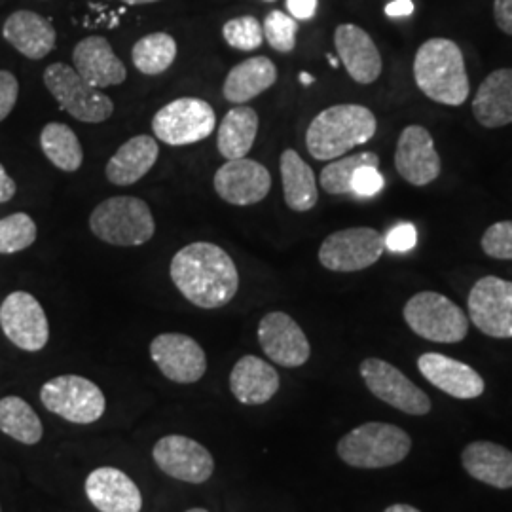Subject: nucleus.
<instances>
[{
    "mask_svg": "<svg viewBox=\"0 0 512 512\" xmlns=\"http://www.w3.org/2000/svg\"><path fill=\"white\" fill-rule=\"evenodd\" d=\"M169 274L179 293L202 310H219L238 294L236 262L215 243L198 241L183 247L173 256Z\"/></svg>",
    "mask_w": 512,
    "mask_h": 512,
    "instance_id": "1",
    "label": "nucleus"
},
{
    "mask_svg": "<svg viewBox=\"0 0 512 512\" xmlns=\"http://www.w3.org/2000/svg\"><path fill=\"white\" fill-rule=\"evenodd\" d=\"M414 78L431 101L459 107L469 97V76L458 44L448 38L423 42L414 59Z\"/></svg>",
    "mask_w": 512,
    "mask_h": 512,
    "instance_id": "2",
    "label": "nucleus"
},
{
    "mask_svg": "<svg viewBox=\"0 0 512 512\" xmlns=\"http://www.w3.org/2000/svg\"><path fill=\"white\" fill-rule=\"evenodd\" d=\"M376 128L374 112L363 105H334L311 120L306 147L311 158L319 162L336 160L351 148L368 143Z\"/></svg>",
    "mask_w": 512,
    "mask_h": 512,
    "instance_id": "3",
    "label": "nucleus"
},
{
    "mask_svg": "<svg viewBox=\"0 0 512 512\" xmlns=\"http://www.w3.org/2000/svg\"><path fill=\"white\" fill-rule=\"evenodd\" d=\"M412 448V440L401 427L368 421L355 427L338 442V456L357 469H384L401 463Z\"/></svg>",
    "mask_w": 512,
    "mask_h": 512,
    "instance_id": "4",
    "label": "nucleus"
},
{
    "mask_svg": "<svg viewBox=\"0 0 512 512\" xmlns=\"http://www.w3.org/2000/svg\"><path fill=\"white\" fill-rule=\"evenodd\" d=\"M95 238L116 247L145 245L156 232L147 202L133 196H114L99 203L90 217Z\"/></svg>",
    "mask_w": 512,
    "mask_h": 512,
    "instance_id": "5",
    "label": "nucleus"
},
{
    "mask_svg": "<svg viewBox=\"0 0 512 512\" xmlns=\"http://www.w3.org/2000/svg\"><path fill=\"white\" fill-rule=\"evenodd\" d=\"M404 321L418 336L437 344H458L467 338L465 311L444 294L423 291L404 306Z\"/></svg>",
    "mask_w": 512,
    "mask_h": 512,
    "instance_id": "6",
    "label": "nucleus"
},
{
    "mask_svg": "<svg viewBox=\"0 0 512 512\" xmlns=\"http://www.w3.org/2000/svg\"><path fill=\"white\" fill-rule=\"evenodd\" d=\"M44 84L59 107L84 124H101L114 112V103L101 90L93 88L74 67L54 63L44 71Z\"/></svg>",
    "mask_w": 512,
    "mask_h": 512,
    "instance_id": "7",
    "label": "nucleus"
},
{
    "mask_svg": "<svg viewBox=\"0 0 512 512\" xmlns=\"http://www.w3.org/2000/svg\"><path fill=\"white\" fill-rule=\"evenodd\" d=\"M217 126L213 107L198 97H181L167 103L152 118V131L169 147H186L207 139Z\"/></svg>",
    "mask_w": 512,
    "mask_h": 512,
    "instance_id": "8",
    "label": "nucleus"
},
{
    "mask_svg": "<svg viewBox=\"0 0 512 512\" xmlns=\"http://www.w3.org/2000/svg\"><path fill=\"white\" fill-rule=\"evenodd\" d=\"M40 401L55 416L88 425L105 414L107 401L99 385L76 374H63L40 389Z\"/></svg>",
    "mask_w": 512,
    "mask_h": 512,
    "instance_id": "9",
    "label": "nucleus"
},
{
    "mask_svg": "<svg viewBox=\"0 0 512 512\" xmlns=\"http://www.w3.org/2000/svg\"><path fill=\"white\" fill-rule=\"evenodd\" d=\"M385 251L384 236L374 228H346L321 243L319 262L330 272H361L374 266Z\"/></svg>",
    "mask_w": 512,
    "mask_h": 512,
    "instance_id": "10",
    "label": "nucleus"
},
{
    "mask_svg": "<svg viewBox=\"0 0 512 512\" xmlns=\"http://www.w3.org/2000/svg\"><path fill=\"white\" fill-rule=\"evenodd\" d=\"M0 327L6 338L23 351H40L50 340L46 311L33 294L16 291L0 304Z\"/></svg>",
    "mask_w": 512,
    "mask_h": 512,
    "instance_id": "11",
    "label": "nucleus"
},
{
    "mask_svg": "<svg viewBox=\"0 0 512 512\" xmlns=\"http://www.w3.org/2000/svg\"><path fill=\"white\" fill-rule=\"evenodd\" d=\"M476 329L492 338H512V281L488 275L478 279L467 300Z\"/></svg>",
    "mask_w": 512,
    "mask_h": 512,
    "instance_id": "12",
    "label": "nucleus"
},
{
    "mask_svg": "<svg viewBox=\"0 0 512 512\" xmlns=\"http://www.w3.org/2000/svg\"><path fill=\"white\" fill-rule=\"evenodd\" d=\"M359 370L368 391L380 401L410 416L429 414L431 399L412 380H408L397 366L389 365L382 359H365Z\"/></svg>",
    "mask_w": 512,
    "mask_h": 512,
    "instance_id": "13",
    "label": "nucleus"
},
{
    "mask_svg": "<svg viewBox=\"0 0 512 512\" xmlns=\"http://www.w3.org/2000/svg\"><path fill=\"white\" fill-rule=\"evenodd\" d=\"M150 357L167 380L175 384H196L205 376L207 357L202 346L179 332H165L152 340Z\"/></svg>",
    "mask_w": 512,
    "mask_h": 512,
    "instance_id": "14",
    "label": "nucleus"
},
{
    "mask_svg": "<svg viewBox=\"0 0 512 512\" xmlns=\"http://www.w3.org/2000/svg\"><path fill=\"white\" fill-rule=\"evenodd\" d=\"M152 458L165 475L181 482L202 484L215 471V459L198 440L184 435H167L158 440Z\"/></svg>",
    "mask_w": 512,
    "mask_h": 512,
    "instance_id": "15",
    "label": "nucleus"
},
{
    "mask_svg": "<svg viewBox=\"0 0 512 512\" xmlns=\"http://www.w3.org/2000/svg\"><path fill=\"white\" fill-rule=\"evenodd\" d=\"M258 342L270 361L285 368L306 365L310 359V342L304 330L283 311H272L260 319Z\"/></svg>",
    "mask_w": 512,
    "mask_h": 512,
    "instance_id": "16",
    "label": "nucleus"
},
{
    "mask_svg": "<svg viewBox=\"0 0 512 512\" xmlns=\"http://www.w3.org/2000/svg\"><path fill=\"white\" fill-rule=\"evenodd\" d=\"M272 188V175L262 164L249 158L228 160L215 173V190L230 205L247 207L262 202Z\"/></svg>",
    "mask_w": 512,
    "mask_h": 512,
    "instance_id": "17",
    "label": "nucleus"
},
{
    "mask_svg": "<svg viewBox=\"0 0 512 512\" xmlns=\"http://www.w3.org/2000/svg\"><path fill=\"white\" fill-rule=\"evenodd\" d=\"M395 167L412 186H427L439 177L440 156L427 129L421 126L403 129L395 150Z\"/></svg>",
    "mask_w": 512,
    "mask_h": 512,
    "instance_id": "18",
    "label": "nucleus"
},
{
    "mask_svg": "<svg viewBox=\"0 0 512 512\" xmlns=\"http://www.w3.org/2000/svg\"><path fill=\"white\" fill-rule=\"evenodd\" d=\"M334 46L349 76L357 84H374L382 74V55L365 29L344 23L334 31Z\"/></svg>",
    "mask_w": 512,
    "mask_h": 512,
    "instance_id": "19",
    "label": "nucleus"
},
{
    "mask_svg": "<svg viewBox=\"0 0 512 512\" xmlns=\"http://www.w3.org/2000/svg\"><path fill=\"white\" fill-rule=\"evenodd\" d=\"M421 376L454 399H476L486 384L473 366L465 365L442 353H423L418 359Z\"/></svg>",
    "mask_w": 512,
    "mask_h": 512,
    "instance_id": "20",
    "label": "nucleus"
},
{
    "mask_svg": "<svg viewBox=\"0 0 512 512\" xmlns=\"http://www.w3.org/2000/svg\"><path fill=\"white\" fill-rule=\"evenodd\" d=\"M86 495L99 512H141L139 486L116 467H99L86 478Z\"/></svg>",
    "mask_w": 512,
    "mask_h": 512,
    "instance_id": "21",
    "label": "nucleus"
},
{
    "mask_svg": "<svg viewBox=\"0 0 512 512\" xmlns=\"http://www.w3.org/2000/svg\"><path fill=\"white\" fill-rule=\"evenodd\" d=\"M73 63L76 73L97 90L120 86L128 76L124 63L114 54L109 40L103 37L80 40L74 48Z\"/></svg>",
    "mask_w": 512,
    "mask_h": 512,
    "instance_id": "22",
    "label": "nucleus"
},
{
    "mask_svg": "<svg viewBox=\"0 0 512 512\" xmlns=\"http://www.w3.org/2000/svg\"><path fill=\"white\" fill-rule=\"evenodd\" d=\"M2 37L19 54L38 61L54 50L57 35L50 19L42 18L31 10H19L4 21Z\"/></svg>",
    "mask_w": 512,
    "mask_h": 512,
    "instance_id": "23",
    "label": "nucleus"
},
{
    "mask_svg": "<svg viewBox=\"0 0 512 512\" xmlns=\"http://www.w3.org/2000/svg\"><path fill=\"white\" fill-rule=\"evenodd\" d=\"M279 374L274 366L255 355L241 357L230 374L232 395L241 404L258 406L272 401L279 391Z\"/></svg>",
    "mask_w": 512,
    "mask_h": 512,
    "instance_id": "24",
    "label": "nucleus"
},
{
    "mask_svg": "<svg viewBox=\"0 0 512 512\" xmlns=\"http://www.w3.org/2000/svg\"><path fill=\"white\" fill-rule=\"evenodd\" d=\"M473 114L482 128L512 124V69H497L488 74L473 99Z\"/></svg>",
    "mask_w": 512,
    "mask_h": 512,
    "instance_id": "25",
    "label": "nucleus"
},
{
    "mask_svg": "<svg viewBox=\"0 0 512 512\" xmlns=\"http://www.w3.org/2000/svg\"><path fill=\"white\" fill-rule=\"evenodd\" d=\"M461 461L465 471L476 480L497 490L512 488V452L505 446L476 440L463 450Z\"/></svg>",
    "mask_w": 512,
    "mask_h": 512,
    "instance_id": "26",
    "label": "nucleus"
},
{
    "mask_svg": "<svg viewBox=\"0 0 512 512\" xmlns=\"http://www.w3.org/2000/svg\"><path fill=\"white\" fill-rule=\"evenodd\" d=\"M160 156L158 141L148 135H137L118 148L105 169L110 183L116 186H129L141 181L154 167Z\"/></svg>",
    "mask_w": 512,
    "mask_h": 512,
    "instance_id": "27",
    "label": "nucleus"
},
{
    "mask_svg": "<svg viewBox=\"0 0 512 512\" xmlns=\"http://www.w3.org/2000/svg\"><path fill=\"white\" fill-rule=\"evenodd\" d=\"M277 80V69L274 61L256 55L251 59L241 61L236 65L224 80L222 93L224 99L236 105H245L247 101L255 99L260 93L270 90Z\"/></svg>",
    "mask_w": 512,
    "mask_h": 512,
    "instance_id": "28",
    "label": "nucleus"
},
{
    "mask_svg": "<svg viewBox=\"0 0 512 512\" xmlns=\"http://www.w3.org/2000/svg\"><path fill=\"white\" fill-rule=\"evenodd\" d=\"M279 171L283 179L285 203L296 213H306L313 209L319 200V190L315 173L310 165L302 160V156L293 148H287L281 154Z\"/></svg>",
    "mask_w": 512,
    "mask_h": 512,
    "instance_id": "29",
    "label": "nucleus"
},
{
    "mask_svg": "<svg viewBox=\"0 0 512 512\" xmlns=\"http://www.w3.org/2000/svg\"><path fill=\"white\" fill-rule=\"evenodd\" d=\"M258 133V114L251 107L239 105L230 110L220 122L217 147L226 160L247 158L255 145Z\"/></svg>",
    "mask_w": 512,
    "mask_h": 512,
    "instance_id": "30",
    "label": "nucleus"
},
{
    "mask_svg": "<svg viewBox=\"0 0 512 512\" xmlns=\"http://www.w3.org/2000/svg\"><path fill=\"white\" fill-rule=\"evenodd\" d=\"M40 147L44 156L61 171L74 173L82 167L84 150L76 133L67 124H46L40 133Z\"/></svg>",
    "mask_w": 512,
    "mask_h": 512,
    "instance_id": "31",
    "label": "nucleus"
},
{
    "mask_svg": "<svg viewBox=\"0 0 512 512\" xmlns=\"http://www.w3.org/2000/svg\"><path fill=\"white\" fill-rule=\"evenodd\" d=\"M0 431L27 446L38 444L44 435L33 406L14 395L0 399Z\"/></svg>",
    "mask_w": 512,
    "mask_h": 512,
    "instance_id": "32",
    "label": "nucleus"
},
{
    "mask_svg": "<svg viewBox=\"0 0 512 512\" xmlns=\"http://www.w3.org/2000/svg\"><path fill=\"white\" fill-rule=\"evenodd\" d=\"M131 59L139 73L148 76L165 73L177 59V42L167 33H152L135 42Z\"/></svg>",
    "mask_w": 512,
    "mask_h": 512,
    "instance_id": "33",
    "label": "nucleus"
},
{
    "mask_svg": "<svg viewBox=\"0 0 512 512\" xmlns=\"http://www.w3.org/2000/svg\"><path fill=\"white\" fill-rule=\"evenodd\" d=\"M363 165H376L378 167L380 165L378 154L361 152V154H353V156H346L342 160L330 162L321 171V177H319L321 188L332 196L351 194V179L357 173V169H361Z\"/></svg>",
    "mask_w": 512,
    "mask_h": 512,
    "instance_id": "34",
    "label": "nucleus"
},
{
    "mask_svg": "<svg viewBox=\"0 0 512 512\" xmlns=\"http://www.w3.org/2000/svg\"><path fill=\"white\" fill-rule=\"evenodd\" d=\"M35 220L27 213H14L0 219V255H14L37 241Z\"/></svg>",
    "mask_w": 512,
    "mask_h": 512,
    "instance_id": "35",
    "label": "nucleus"
},
{
    "mask_svg": "<svg viewBox=\"0 0 512 512\" xmlns=\"http://www.w3.org/2000/svg\"><path fill=\"white\" fill-rule=\"evenodd\" d=\"M222 37L234 50L255 52L264 42V29L255 16H241L224 23Z\"/></svg>",
    "mask_w": 512,
    "mask_h": 512,
    "instance_id": "36",
    "label": "nucleus"
},
{
    "mask_svg": "<svg viewBox=\"0 0 512 512\" xmlns=\"http://www.w3.org/2000/svg\"><path fill=\"white\" fill-rule=\"evenodd\" d=\"M262 29H264V38L268 40V44L274 48L275 52H281V54L293 52L296 46V33H298L296 19L287 16L285 12L274 10L264 19Z\"/></svg>",
    "mask_w": 512,
    "mask_h": 512,
    "instance_id": "37",
    "label": "nucleus"
},
{
    "mask_svg": "<svg viewBox=\"0 0 512 512\" xmlns=\"http://www.w3.org/2000/svg\"><path fill=\"white\" fill-rule=\"evenodd\" d=\"M482 251L495 260H512V220L492 224L482 236Z\"/></svg>",
    "mask_w": 512,
    "mask_h": 512,
    "instance_id": "38",
    "label": "nucleus"
},
{
    "mask_svg": "<svg viewBox=\"0 0 512 512\" xmlns=\"http://www.w3.org/2000/svg\"><path fill=\"white\" fill-rule=\"evenodd\" d=\"M384 175L376 165H363L351 179V194L359 198H372L384 190Z\"/></svg>",
    "mask_w": 512,
    "mask_h": 512,
    "instance_id": "39",
    "label": "nucleus"
},
{
    "mask_svg": "<svg viewBox=\"0 0 512 512\" xmlns=\"http://www.w3.org/2000/svg\"><path fill=\"white\" fill-rule=\"evenodd\" d=\"M385 249L391 253H408L418 245V230L410 222H399L384 236Z\"/></svg>",
    "mask_w": 512,
    "mask_h": 512,
    "instance_id": "40",
    "label": "nucleus"
},
{
    "mask_svg": "<svg viewBox=\"0 0 512 512\" xmlns=\"http://www.w3.org/2000/svg\"><path fill=\"white\" fill-rule=\"evenodd\" d=\"M19 97L18 78L10 71H0V122L10 116Z\"/></svg>",
    "mask_w": 512,
    "mask_h": 512,
    "instance_id": "41",
    "label": "nucleus"
},
{
    "mask_svg": "<svg viewBox=\"0 0 512 512\" xmlns=\"http://www.w3.org/2000/svg\"><path fill=\"white\" fill-rule=\"evenodd\" d=\"M494 18L497 27L512 37V0H495Z\"/></svg>",
    "mask_w": 512,
    "mask_h": 512,
    "instance_id": "42",
    "label": "nucleus"
},
{
    "mask_svg": "<svg viewBox=\"0 0 512 512\" xmlns=\"http://www.w3.org/2000/svg\"><path fill=\"white\" fill-rule=\"evenodd\" d=\"M287 10L296 21H308L317 12V0H287Z\"/></svg>",
    "mask_w": 512,
    "mask_h": 512,
    "instance_id": "43",
    "label": "nucleus"
},
{
    "mask_svg": "<svg viewBox=\"0 0 512 512\" xmlns=\"http://www.w3.org/2000/svg\"><path fill=\"white\" fill-rule=\"evenodd\" d=\"M18 192L14 179L8 175L4 165L0 164V203L10 202Z\"/></svg>",
    "mask_w": 512,
    "mask_h": 512,
    "instance_id": "44",
    "label": "nucleus"
},
{
    "mask_svg": "<svg viewBox=\"0 0 512 512\" xmlns=\"http://www.w3.org/2000/svg\"><path fill=\"white\" fill-rule=\"evenodd\" d=\"M414 12V2L412 0H393L385 6V14L389 18H406Z\"/></svg>",
    "mask_w": 512,
    "mask_h": 512,
    "instance_id": "45",
    "label": "nucleus"
},
{
    "mask_svg": "<svg viewBox=\"0 0 512 512\" xmlns=\"http://www.w3.org/2000/svg\"><path fill=\"white\" fill-rule=\"evenodd\" d=\"M384 512H421L416 509V507H410V505H404V503H399V505H391V507H387Z\"/></svg>",
    "mask_w": 512,
    "mask_h": 512,
    "instance_id": "46",
    "label": "nucleus"
},
{
    "mask_svg": "<svg viewBox=\"0 0 512 512\" xmlns=\"http://www.w3.org/2000/svg\"><path fill=\"white\" fill-rule=\"evenodd\" d=\"M300 82L304 84V86H311L313 82H315V78L308 73H300Z\"/></svg>",
    "mask_w": 512,
    "mask_h": 512,
    "instance_id": "47",
    "label": "nucleus"
},
{
    "mask_svg": "<svg viewBox=\"0 0 512 512\" xmlns=\"http://www.w3.org/2000/svg\"><path fill=\"white\" fill-rule=\"evenodd\" d=\"M124 4L128 6H139V4H152V2H158V0H122Z\"/></svg>",
    "mask_w": 512,
    "mask_h": 512,
    "instance_id": "48",
    "label": "nucleus"
},
{
    "mask_svg": "<svg viewBox=\"0 0 512 512\" xmlns=\"http://www.w3.org/2000/svg\"><path fill=\"white\" fill-rule=\"evenodd\" d=\"M327 59H329V63L330 65H332V67H334V69H336V67H338V65H340V61H338V59H336V57H332V55H327Z\"/></svg>",
    "mask_w": 512,
    "mask_h": 512,
    "instance_id": "49",
    "label": "nucleus"
},
{
    "mask_svg": "<svg viewBox=\"0 0 512 512\" xmlns=\"http://www.w3.org/2000/svg\"><path fill=\"white\" fill-rule=\"evenodd\" d=\"M186 512H209V511H205V509H190V511H186Z\"/></svg>",
    "mask_w": 512,
    "mask_h": 512,
    "instance_id": "50",
    "label": "nucleus"
},
{
    "mask_svg": "<svg viewBox=\"0 0 512 512\" xmlns=\"http://www.w3.org/2000/svg\"><path fill=\"white\" fill-rule=\"evenodd\" d=\"M266 2H274V0H266Z\"/></svg>",
    "mask_w": 512,
    "mask_h": 512,
    "instance_id": "51",
    "label": "nucleus"
}]
</instances>
